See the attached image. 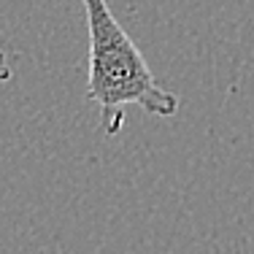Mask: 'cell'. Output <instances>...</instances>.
I'll return each mask as SVG.
<instances>
[{"instance_id":"cell-1","label":"cell","mask_w":254,"mask_h":254,"mask_svg":"<svg viewBox=\"0 0 254 254\" xmlns=\"http://www.w3.org/2000/svg\"><path fill=\"white\" fill-rule=\"evenodd\" d=\"M89 33V100L100 108V122L108 135L122 130L125 108L138 106L152 117H176L179 100L149 70L143 54L117 22L108 0H81Z\"/></svg>"},{"instance_id":"cell-2","label":"cell","mask_w":254,"mask_h":254,"mask_svg":"<svg viewBox=\"0 0 254 254\" xmlns=\"http://www.w3.org/2000/svg\"><path fill=\"white\" fill-rule=\"evenodd\" d=\"M8 70H5V57H3V52H0V76H5Z\"/></svg>"}]
</instances>
